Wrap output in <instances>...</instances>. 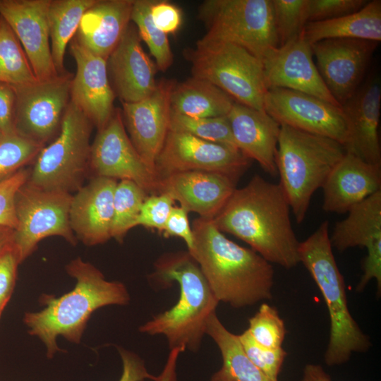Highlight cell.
Masks as SVG:
<instances>
[{
	"mask_svg": "<svg viewBox=\"0 0 381 381\" xmlns=\"http://www.w3.org/2000/svg\"><path fill=\"white\" fill-rule=\"evenodd\" d=\"M250 162L235 147L169 131L155 160V171L158 179L189 171L215 172L238 179Z\"/></svg>",
	"mask_w": 381,
	"mask_h": 381,
	"instance_id": "obj_12",
	"label": "cell"
},
{
	"mask_svg": "<svg viewBox=\"0 0 381 381\" xmlns=\"http://www.w3.org/2000/svg\"><path fill=\"white\" fill-rule=\"evenodd\" d=\"M337 222L329 239L332 248L341 252L354 247L365 248L363 272L375 276L381 272V190L348 211Z\"/></svg>",
	"mask_w": 381,
	"mask_h": 381,
	"instance_id": "obj_24",
	"label": "cell"
},
{
	"mask_svg": "<svg viewBox=\"0 0 381 381\" xmlns=\"http://www.w3.org/2000/svg\"><path fill=\"white\" fill-rule=\"evenodd\" d=\"M152 2L153 0H133L131 20L155 58L157 68L166 71L173 63V54L167 35L160 31L152 21L150 15Z\"/></svg>",
	"mask_w": 381,
	"mask_h": 381,
	"instance_id": "obj_33",
	"label": "cell"
},
{
	"mask_svg": "<svg viewBox=\"0 0 381 381\" xmlns=\"http://www.w3.org/2000/svg\"><path fill=\"white\" fill-rule=\"evenodd\" d=\"M183 55L191 65L193 77L210 82L235 102L264 110L267 88L262 62L248 51L231 43L199 40Z\"/></svg>",
	"mask_w": 381,
	"mask_h": 381,
	"instance_id": "obj_7",
	"label": "cell"
},
{
	"mask_svg": "<svg viewBox=\"0 0 381 381\" xmlns=\"http://www.w3.org/2000/svg\"><path fill=\"white\" fill-rule=\"evenodd\" d=\"M150 15L155 26L166 35L176 32L181 24V10L167 1L153 0Z\"/></svg>",
	"mask_w": 381,
	"mask_h": 381,
	"instance_id": "obj_44",
	"label": "cell"
},
{
	"mask_svg": "<svg viewBox=\"0 0 381 381\" xmlns=\"http://www.w3.org/2000/svg\"><path fill=\"white\" fill-rule=\"evenodd\" d=\"M301 381H332V380L320 365L310 363L304 367Z\"/></svg>",
	"mask_w": 381,
	"mask_h": 381,
	"instance_id": "obj_49",
	"label": "cell"
},
{
	"mask_svg": "<svg viewBox=\"0 0 381 381\" xmlns=\"http://www.w3.org/2000/svg\"><path fill=\"white\" fill-rule=\"evenodd\" d=\"M92 126L71 100L56 138L41 150L27 181L42 189L69 193L80 188L89 168Z\"/></svg>",
	"mask_w": 381,
	"mask_h": 381,
	"instance_id": "obj_8",
	"label": "cell"
},
{
	"mask_svg": "<svg viewBox=\"0 0 381 381\" xmlns=\"http://www.w3.org/2000/svg\"><path fill=\"white\" fill-rule=\"evenodd\" d=\"M236 147L271 176L277 174L276 153L281 125L265 110L234 102L227 115Z\"/></svg>",
	"mask_w": 381,
	"mask_h": 381,
	"instance_id": "obj_26",
	"label": "cell"
},
{
	"mask_svg": "<svg viewBox=\"0 0 381 381\" xmlns=\"http://www.w3.org/2000/svg\"><path fill=\"white\" fill-rule=\"evenodd\" d=\"M72 79L71 74L64 73L45 80L12 85L15 132L42 146L57 135L71 101Z\"/></svg>",
	"mask_w": 381,
	"mask_h": 381,
	"instance_id": "obj_11",
	"label": "cell"
},
{
	"mask_svg": "<svg viewBox=\"0 0 381 381\" xmlns=\"http://www.w3.org/2000/svg\"><path fill=\"white\" fill-rule=\"evenodd\" d=\"M345 153L344 147L332 138L281 125L276 167L298 224L304 220L314 193Z\"/></svg>",
	"mask_w": 381,
	"mask_h": 381,
	"instance_id": "obj_6",
	"label": "cell"
},
{
	"mask_svg": "<svg viewBox=\"0 0 381 381\" xmlns=\"http://www.w3.org/2000/svg\"><path fill=\"white\" fill-rule=\"evenodd\" d=\"M290 206L279 185L255 175L236 188L212 219L216 227L242 240L271 264L291 269L299 263V241Z\"/></svg>",
	"mask_w": 381,
	"mask_h": 381,
	"instance_id": "obj_1",
	"label": "cell"
},
{
	"mask_svg": "<svg viewBox=\"0 0 381 381\" xmlns=\"http://www.w3.org/2000/svg\"><path fill=\"white\" fill-rule=\"evenodd\" d=\"M116 184L115 179L95 176L72 195L70 226L76 238L87 246L104 243L111 238Z\"/></svg>",
	"mask_w": 381,
	"mask_h": 381,
	"instance_id": "obj_22",
	"label": "cell"
},
{
	"mask_svg": "<svg viewBox=\"0 0 381 381\" xmlns=\"http://www.w3.org/2000/svg\"><path fill=\"white\" fill-rule=\"evenodd\" d=\"M183 351L177 348L170 350L166 365L155 381H176V361L179 355Z\"/></svg>",
	"mask_w": 381,
	"mask_h": 381,
	"instance_id": "obj_48",
	"label": "cell"
},
{
	"mask_svg": "<svg viewBox=\"0 0 381 381\" xmlns=\"http://www.w3.org/2000/svg\"><path fill=\"white\" fill-rule=\"evenodd\" d=\"M147 192L135 183L121 180L114 193V217L111 238L122 242L127 232L135 226Z\"/></svg>",
	"mask_w": 381,
	"mask_h": 381,
	"instance_id": "obj_34",
	"label": "cell"
},
{
	"mask_svg": "<svg viewBox=\"0 0 381 381\" xmlns=\"http://www.w3.org/2000/svg\"><path fill=\"white\" fill-rule=\"evenodd\" d=\"M133 0H97L83 15L75 37L107 59L130 24Z\"/></svg>",
	"mask_w": 381,
	"mask_h": 381,
	"instance_id": "obj_27",
	"label": "cell"
},
{
	"mask_svg": "<svg viewBox=\"0 0 381 381\" xmlns=\"http://www.w3.org/2000/svg\"><path fill=\"white\" fill-rule=\"evenodd\" d=\"M262 62L267 90L289 89L341 107L325 85L313 60L311 44L303 32L270 51Z\"/></svg>",
	"mask_w": 381,
	"mask_h": 381,
	"instance_id": "obj_16",
	"label": "cell"
},
{
	"mask_svg": "<svg viewBox=\"0 0 381 381\" xmlns=\"http://www.w3.org/2000/svg\"><path fill=\"white\" fill-rule=\"evenodd\" d=\"M122 361L123 370L119 381H144L156 380L157 377L149 373L145 362L132 351L119 348Z\"/></svg>",
	"mask_w": 381,
	"mask_h": 381,
	"instance_id": "obj_46",
	"label": "cell"
},
{
	"mask_svg": "<svg viewBox=\"0 0 381 381\" xmlns=\"http://www.w3.org/2000/svg\"><path fill=\"white\" fill-rule=\"evenodd\" d=\"M381 87L378 77H370L342 106L348 121L346 152L373 164L381 165L379 123Z\"/></svg>",
	"mask_w": 381,
	"mask_h": 381,
	"instance_id": "obj_23",
	"label": "cell"
},
{
	"mask_svg": "<svg viewBox=\"0 0 381 381\" xmlns=\"http://www.w3.org/2000/svg\"><path fill=\"white\" fill-rule=\"evenodd\" d=\"M237 181L215 172H177L159 179L157 193L168 194L188 212L212 219L236 188Z\"/></svg>",
	"mask_w": 381,
	"mask_h": 381,
	"instance_id": "obj_21",
	"label": "cell"
},
{
	"mask_svg": "<svg viewBox=\"0 0 381 381\" xmlns=\"http://www.w3.org/2000/svg\"><path fill=\"white\" fill-rule=\"evenodd\" d=\"M234 100L210 82L191 77L176 82L170 96L171 112L194 118L227 116Z\"/></svg>",
	"mask_w": 381,
	"mask_h": 381,
	"instance_id": "obj_29",
	"label": "cell"
},
{
	"mask_svg": "<svg viewBox=\"0 0 381 381\" xmlns=\"http://www.w3.org/2000/svg\"><path fill=\"white\" fill-rule=\"evenodd\" d=\"M70 52L76 64L71 100L99 131L108 123L115 109L116 95L109 79L107 60L87 49L75 38L71 42Z\"/></svg>",
	"mask_w": 381,
	"mask_h": 381,
	"instance_id": "obj_20",
	"label": "cell"
},
{
	"mask_svg": "<svg viewBox=\"0 0 381 381\" xmlns=\"http://www.w3.org/2000/svg\"><path fill=\"white\" fill-rule=\"evenodd\" d=\"M378 44L359 39L332 38L311 44L318 70L341 107L361 85Z\"/></svg>",
	"mask_w": 381,
	"mask_h": 381,
	"instance_id": "obj_15",
	"label": "cell"
},
{
	"mask_svg": "<svg viewBox=\"0 0 381 381\" xmlns=\"http://www.w3.org/2000/svg\"><path fill=\"white\" fill-rule=\"evenodd\" d=\"M264 110L280 125L332 138L344 147L348 121L342 107L284 88L267 90Z\"/></svg>",
	"mask_w": 381,
	"mask_h": 381,
	"instance_id": "obj_14",
	"label": "cell"
},
{
	"mask_svg": "<svg viewBox=\"0 0 381 381\" xmlns=\"http://www.w3.org/2000/svg\"><path fill=\"white\" fill-rule=\"evenodd\" d=\"M71 200L69 193L42 189L28 181L19 188L15 198L17 227L12 243L20 262L44 238L57 236L73 246L77 243L69 222Z\"/></svg>",
	"mask_w": 381,
	"mask_h": 381,
	"instance_id": "obj_10",
	"label": "cell"
},
{
	"mask_svg": "<svg viewBox=\"0 0 381 381\" xmlns=\"http://www.w3.org/2000/svg\"><path fill=\"white\" fill-rule=\"evenodd\" d=\"M188 212L181 206H174L162 231L164 237L181 238L186 243L188 251L193 247V233L190 226Z\"/></svg>",
	"mask_w": 381,
	"mask_h": 381,
	"instance_id": "obj_45",
	"label": "cell"
},
{
	"mask_svg": "<svg viewBox=\"0 0 381 381\" xmlns=\"http://www.w3.org/2000/svg\"><path fill=\"white\" fill-rule=\"evenodd\" d=\"M154 277L162 284L177 282L179 298L173 307L154 316L139 331L164 335L170 350L196 351L219 303L199 265L188 251L169 253L157 260Z\"/></svg>",
	"mask_w": 381,
	"mask_h": 381,
	"instance_id": "obj_4",
	"label": "cell"
},
{
	"mask_svg": "<svg viewBox=\"0 0 381 381\" xmlns=\"http://www.w3.org/2000/svg\"><path fill=\"white\" fill-rule=\"evenodd\" d=\"M4 136V133L1 132V131L0 130V140H1V138Z\"/></svg>",
	"mask_w": 381,
	"mask_h": 381,
	"instance_id": "obj_51",
	"label": "cell"
},
{
	"mask_svg": "<svg viewBox=\"0 0 381 381\" xmlns=\"http://www.w3.org/2000/svg\"><path fill=\"white\" fill-rule=\"evenodd\" d=\"M174 202V200L166 193L147 196L141 206L135 226L155 229L162 233Z\"/></svg>",
	"mask_w": 381,
	"mask_h": 381,
	"instance_id": "obj_41",
	"label": "cell"
},
{
	"mask_svg": "<svg viewBox=\"0 0 381 381\" xmlns=\"http://www.w3.org/2000/svg\"><path fill=\"white\" fill-rule=\"evenodd\" d=\"M20 261L12 243L0 253V319L14 289Z\"/></svg>",
	"mask_w": 381,
	"mask_h": 381,
	"instance_id": "obj_43",
	"label": "cell"
},
{
	"mask_svg": "<svg viewBox=\"0 0 381 381\" xmlns=\"http://www.w3.org/2000/svg\"><path fill=\"white\" fill-rule=\"evenodd\" d=\"M366 0H307V23L325 21L354 13L363 8Z\"/></svg>",
	"mask_w": 381,
	"mask_h": 381,
	"instance_id": "obj_40",
	"label": "cell"
},
{
	"mask_svg": "<svg viewBox=\"0 0 381 381\" xmlns=\"http://www.w3.org/2000/svg\"><path fill=\"white\" fill-rule=\"evenodd\" d=\"M66 270L76 281L73 289L59 298L43 295L45 307L23 317L28 333L41 340L49 358L60 351L59 336L79 344L93 312L107 306L127 305L130 301L123 283L107 280L99 270L80 258L72 260Z\"/></svg>",
	"mask_w": 381,
	"mask_h": 381,
	"instance_id": "obj_3",
	"label": "cell"
},
{
	"mask_svg": "<svg viewBox=\"0 0 381 381\" xmlns=\"http://www.w3.org/2000/svg\"><path fill=\"white\" fill-rule=\"evenodd\" d=\"M89 168L95 176L131 181L147 193H157L158 177L133 146L119 109L97 131L91 144Z\"/></svg>",
	"mask_w": 381,
	"mask_h": 381,
	"instance_id": "obj_13",
	"label": "cell"
},
{
	"mask_svg": "<svg viewBox=\"0 0 381 381\" xmlns=\"http://www.w3.org/2000/svg\"><path fill=\"white\" fill-rule=\"evenodd\" d=\"M247 330L258 344L269 349L282 347L286 332L277 310L267 303H262L249 319Z\"/></svg>",
	"mask_w": 381,
	"mask_h": 381,
	"instance_id": "obj_38",
	"label": "cell"
},
{
	"mask_svg": "<svg viewBox=\"0 0 381 381\" xmlns=\"http://www.w3.org/2000/svg\"><path fill=\"white\" fill-rule=\"evenodd\" d=\"M16 95L12 85L0 82V130L4 135L16 133L14 109Z\"/></svg>",
	"mask_w": 381,
	"mask_h": 381,
	"instance_id": "obj_47",
	"label": "cell"
},
{
	"mask_svg": "<svg viewBox=\"0 0 381 381\" xmlns=\"http://www.w3.org/2000/svg\"><path fill=\"white\" fill-rule=\"evenodd\" d=\"M322 209L347 213L353 207L381 190V165L368 163L346 152L325 180Z\"/></svg>",
	"mask_w": 381,
	"mask_h": 381,
	"instance_id": "obj_25",
	"label": "cell"
},
{
	"mask_svg": "<svg viewBox=\"0 0 381 381\" xmlns=\"http://www.w3.org/2000/svg\"><path fill=\"white\" fill-rule=\"evenodd\" d=\"M13 229L0 226V253L11 243H12Z\"/></svg>",
	"mask_w": 381,
	"mask_h": 381,
	"instance_id": "obj_50",
	"label": "cell"
},
{
	"mask_svg": "<svg viewBox=\"0 0 381 381\" xmlns=\"http://www.w3.org/2000/svg\"><path fill=\"white\" fill-rule=\"evenodd\" d=\"M303 35L310 44L332 38L381 41V1L373 0L360 10L335 19L306 23Z\"/></svg>",
	"mask_w": 381,
	"mask_h": 381,
	"instance_id": "obj_28",
	"label": "cell"
},
{
	"mask_svg": "<svg viewBox=\"0 0 381 381\" xmlns=\"http://www.w3.org/2000/svg\"><path fill=\"white\" fill-rule=\"evenodd\" d=\"M29 175L30 171L22 168L0 182V226L13 230L17 227L15 198L18 190L27 181Z\"/></svg>",
	"mask_w": 381,
	"mask_h": 381,
	"instance_id": "obj_42",
	"label": "cell"
},
{
	"mask_svg": "<svg viewBox=\"0 0 381 381\" xmlns=\"http://www.w3.org/2000/svg\"><path fill=\"white\" fill-rule=\"evenodd\" d=\"M205 334L218 346L222 365L211 377V381H271L245 353L238 335L229 332L217 318L210 317Z\"/></svg>",
	"mask_w": 381,
	"mask_h": 381,
	"instance_id": "obj_30",
	"label": "cell"
},
{
	"mask_svg": "<svg viewBox=\"0 0 381 381\" xmlns=\"http://www.w3.org/2000/svg\"><path fill=\"white\" fill-rule=\"evenodd\" d=\"M175 83L171 79H161L146 98L134 103L121 102L123 123L129 138L155 173V160L169 131L170 96Z\"/></svg>",
	"mask_w": 381,
	"mask_h": 381,
	"instance_id": "obj_17",
	"label": "cell"
},
{
	"mask_svg": "<svg viewBox=\"0 0 381 381\" xmlns=\"http://www.w3.org/2000/svg\"><path fill=\"white\" fill-rule=\"evenodd\" d=\"M50 0H0V16L19 40L37 80L59 75L49 42L47 11Z\"/></svg>",
	"mask_w": 381,
	"mask_h": 381,
	"instance_id": "obj_18",
	"label": "cell"
},
{
	"mask_svg": "<svg viewBox=\"0 0 381 381\" xmlns=\"http://www.w3.org/2000/svg\"><path fill=\"white\" fill-rule=\"evenodd\" d=\"M299 262L307 269L318 286L330 318V334L325 353L329 366L346 363L353 353H363L371 346L348 308L344 277L329 239V222L324 221L306 240L299 243Z\"/></svg>",
	"mask_w": 381,
	"mask_h": 381,
	"instance_id": "obj_5",
	"label": "cell"
},
{
	"mask_svg": "<svg viewBox=\"0 0 381 381\" xmlns=\"http://www.w3.org/2000/svg\"><path fill=\"white\" fill-rule=\"evenodd\" d=\"M205 42L231 43L260 59L279 47L272 0H206L198 7Z\"/></svg>",
	"mask_w": 381,
	"mask_h": 381,
	"instance_id": "obj_9",
	"label": "cell"
},
{
	"mask_svg": "<svg viewBox=\"0 0 381 381\" xmlns=\"http://www.w3.org/2000/svg\"><path fill=\"white\" fill-rule=\"evenodd\" d=\"M97 0H50L47 21L51 53L59 74L64 71L66 49L74 36L85 13Z\"/></svg>",
	"mask_w": 381,
	"mask_h": 381,
	"instance_id": "obj_31",
	"label": "cell"
},
{
	"mask_svg": "<svg viewBox=\"0 0 381 381\" xmlns=\"http://www.w3.org/2000/svg\"><path fill=\"white\" fill-rule=\"evenodd\" d=\"M42 146L16 133L0 140V182L36 158Z\"/></svg>",
	"mask_w": 381,
	"mask_h": 381,
	"instance_id": "obj_36",
	"label": "cell"
},
{
	"mask_svg": "<svg viewBox=\"0 0 381 381\" xmlns=\"http://www.w3.org/2000/svg\"><path fill=\"white\" fill-rule=\"evenodd\" d=\"M192 230L193 247L188 252L219 302L240 308L272 298L274 270L270 262L228 238L212 219H195Z\"/></svg>",
	"mask_w": 381,
	"mask_h": 381,
	"instance_id": "obj_2",
	"label": "cell"
},
{
	"mask_svg": "<svg viewBox=\"0 0 381 381\" xmlns=\"http://www.w3.org/2000/svg\"><path fill=\"white\" fill-rule=\"evenodd\" d=\"M37 80L19 40L0 16V82L18 85Z\"/></svg>",
	"mask_w": 381,
	"mask_h": 381,
	"instance_id": "obj_32",
	"label": "cell"
},
{
	"mask_svg": "<svg viewBox=\"0 0 381 381\" xmlns=\"http://www.w3.org/2000/svg\"><path fill=\"white\" fill-rule=\"evenodd\" d=\"M238 337L245 353L253 363L271 381H278L279 372L287 355L284 349H269L260 345L247 329Z\"/></svg>",
	"mask_w": 381,
	"mask_h": 381,
	"instance_id": "obj_39",
	"label": "cell"
},
{
	"mask_svg": "<svg viewBox=\"0 0 381 381\" xmlns=\"http://www.w3.org/2000/svg\"><path fill=\"white\" fill-rule=\"evenodd\" d=\"M134 24H129L107 59V73L116 96L121 102L134 103L156 88V66L144 52Z\"/></svg>",
	"mask_w": 381,
	"mask_h": 381,
	"instance_id": "obj_19",
	"label": "cell"
},
{
	"mask_svg": "<svg viewBox=\"0 0 381 381\" xmlns=\"http://www.w3.org/2000/svg\"><path fill=\"white\" fill-rule=\"evenodd\" d=\"M169 131L236 147L227 116L194 118L171 112Z\"/></svg>",
	"mask_w": 381,
	"mask_h": 381,
	"instance_id": "obj_35",
	"label": "cell"
},
{
	"mask_svg": "<svg viewBox=\"0 0 381 381\" xmlns=\"http://www.w3.org/2000/svg\"><path fill=\"white\" fill-rule=\"evenodd\" d=\"M307 0H272L279 47L299 35L307 23Z\"/></svg>",
	"mask_w": 381,
	"mask_h": 381,
	"instance_id": "obj_37",
	"label": "cell"
}]
</instances>
